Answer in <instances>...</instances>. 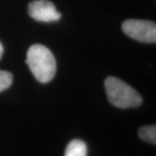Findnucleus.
Returning <instances> with one entry per match:
<instances>
[{"label":"nucleus","instance_id":"nucleus-7","mask_svg":"<svg viewBox=\"0 0 156 156\" xmlns=\"http://www.w3.org/2000/svg\"><path fill=\"white\" fill-rule=\"evenodd\" d=\"M12 82L13 76L11 73L5 70H0V92L10 88Z\"/></svg>","mask_w":156,"mask_h":156},{"label":"nucleus","instance_id":"nucleus-4","mask_svg":"<svg viewBox=\"0 0 156 156\" xmlns=\"http://www.w3.org/2000/svg\"><path fill=\"white\" fill-rule=\"evenodd\" d=\"M28 13L33 19L39 22H56L61 18L60 12L49 0H34L28 6Z\"/></svg>","mask_w":156,"mask_h":156},{"label":"nucleus","instance_id":"nucleus-1","mask_svg":"<svg viewBox=\"0 0 156 156\" xmlns=\"http://www.w3.org/2000/svg\"><path fill=\"white\" fill-rule=\"evenodd\" d=\"M26 63L35 78L42 83L50 82L56 75V58L44 45L34 44L29 48Z\"/></svg>","mask_w":156,"mask_h":156},{"label":"nucleus","instance_id":"nucleus-3","mask_svg":"<svg viewBox=\"0 0 156 156\" xmlns=\"http://www.w3.org/2000/svg\"><path fill=\"white\" fill-rule=\"evenodd\" d=\"M122 30L130 37L143 43H155L156 24L148 20L128 19L122 23Z\"/></svg>","mask_w":156,"mask_h":156},{"label":"nucleus","instance_id":"nucleus-8","mask_svg":"<svg viewBox=\"0 0 156 156\" xmlns=\"http://www.w3.org/2000/svg\"><path fill=\"white\" fill-rule=\"evenodd\" d=\"M3 53H4V47H3L2 44L0 43V60H1V58H2Z\"/></svg>","mask_w":156,"mask_h":156},{"label":"nucleus","instance_id":"nucleus-2","mask_svg":"<svg viewBox=\"0 0 156 156\" xmlns=\"http://www.w3.org/2000/svg\"><path fill=\"white\" fill-rule=\"evenodd\" d=\"M105 89L109 102L117 108H135L142 102V98L139 93L119 78L114 76L107 78Z\"/></svg>","mask_w":156,"mask_h":156},{"label":"nucleus","instance_id":"nucleus-5","mask_svg":"<svg viewBox=\"0 0 156 156\" xmlns=\"http://www.w3.org/2000/svg\"><path fill=\"white\" fill-rule=\"evenodd\" d=\"M87 145L81 140H73L68 144L64 156H87Z\"/></svg>","mask_w":156,"mask_h":156},{"label":"nucleus","instance_id":"nucleus-6","mask_svg":"<svg viewBox=\"0 0 156 156\" xmlns=\"http://www.w3.org/2000/svg\"><path fill=\"white\" fill-rule=\"evenodd\" d=\"M138 134L140 139L154 145L156 144V127L155 125L143 126L140 128Z\"/></svg>","mask_w":156,"mask_h":156}]
</instances>
